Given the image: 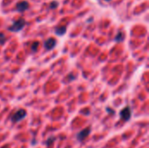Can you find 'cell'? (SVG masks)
Returning <instances> with one entry per match:
<instances>
[{
	"label": "cell",
	"mask_w": 149,
	"mask_h": 148,
	"mask_svg": "<svg viewBox=\"0 0 149 148\" xmlns=\"http://www.w3.org/2000/svg\"><path fill=\"white\" fill-rule=\"evenodd\" d=\"M25 24H26V21L24 18L20 17L17 20L14 21L13 24L8 28V30L11 32H18L21 30H23V28L24 27Z\"/></svg>",
	"instance_id": "obj_1"
},
{
	"label": "cell",
	"mask_w": 149,
	"mask_h": 148,
	"mask_svg": "<svg viewBox=\"0 0 149 148\" xmlns=\"http://www.w3.org/2000/svg\"><path fill=\"white\" fill-rule=\"evenodd\" d=\"M27 115V113L24 109H19L10 117V120L12 123H18L23 120Z\"/></svg>",
	"instance_id": "obj_2"
},
{
	"label": "cell",
	"mask_w": 149,
	"mask_h": 148,
	"mask_svg": "<svg viewBox=\"0 0 149 148\" xmlns=\"http://www.w3.org/2000/svg\"><path fill=\"white\" fill-rule=\"evenodd\" d=\"M120 116L123 121H129L132 117V109L129 106H127L120 112Z\"/></svg>",
	"instance_id": "obj_3"
},
{
	"label": "cell",
	"mask_w": 149,
	"mask_h": 148,
	"mask_svg": "<svg viewBox=\"0 0 149 148\" xmlns=\"http://www.w3.org/2000/svg\"><path fill=\"white\" fill-rule=\"evenodd\" d=\"M91 131H92L91 127H87V128H86V129H83V130H82V131H80L79 133H77V135H76L77 140H79V141L82 142V141H83L86 137H88V136H89V134L91 133Z\"/></svg>",
	"instance_id": "obj_4"
},
{
	"label": "cell",
	"mask_w": 149,
	"mask_h": 148,
	"mask_svg": "<svg viewBox=\"0 0 149 148\" xmlns=\"http://www.w3.org/2000/svg\"><path fill=\"white\" fill-rule=\"evenodd\" d=\"M56 44H57V40L53 38H49L48 39L45 41L44 47L46 51H51L55 48Z\"/></svg>",
	"instance_id": "obj_5"
},
{
	"label": "cell",
	"mask_w": 149,
	"mask_h": 148,
	"mask_svg": "<svg viewBox=\"0 0 149 148\" xmlns=\"http://www.w3.org/2000/svg\"><path fill=\"white\" fill-rule=\"evenodd\" d=\"M29 7H30V4L27 1H21V2L17 3L16 5V9L19 12H23V11L27 10L29 9Z\"/></svg>",
	"instance_id": "obj_6"
},
{
	"label": "cell",
	"mask_w": 149,
	"mask_h": 148,
	"mask_svg": "<svg viewBox=\"0 0 149 148\" xmlns=\"http://www.w3.org/2000/svg\"><path fill=\"white\" fill-rule=\"evenodd\" d=\"M66 32V26L63 25V26H58L55 29V33L58 36H63L65 35Z\"/></svg>",
	"instance_id": "obj_7"
},
{
	"label": "cell",
	"mask_w": 149,
	"mask_h": 148,
	"mask_svg": "<svg viewBox=\"0 0 149 148\" xmlns=\"http://www.w3.org/2000/svg\"><path fill=\"white\" fill-rule=\"evenodd\" d=\"M124 38H125V34H124L123 32L120 31V32H119V33L116 35L114 40H115L116 42H121V41L124 40Z\"/></svg>",
	"instance_id": "obj_8"
},
{
	"label": "cell",
	"mask_w": 149,
	"mask_h": 148,
	"mask_svg": "<svg viewBox=\"0 0 149 148\" xmlns=\"http://www.w3.org/2000/svg\"><path fill=\"white\" fill-rule=\"evenodd\" d=\"M39 45V42H34L32 43V44L31 45V52H36L37 50H38V47Z\"/></svg>",
	"instance_id": "obj_9"
},
{
	"label": "cell",
	"mask_w": 149,
	"mask_h": 148,
	"mask_svg": "<svg viewBox=\"0 0 149 148\" xmlns=\"http://www.w3.org/2000/svg\"><path fill=\"white\" fill-rule=\"evenodd\" d=\"M55 140H56V138H55V137H53V136H52V137L48 138V139H47V140L45 141V146H46V147H49V146H50L52 143H53Z\"/></svg>",
	"instance_id": "obj_10"
},
{
	"label": "cell",
	"mask_w": 149,
	"mask_h": 148,
	"mask_svg": "<svg viewBox=\"0 0 149 148\" xmlns=\"http://www.w3.org/2000/svg\"><path fill=\"white\" fill-rule=\"evenodd\" d=\"M7 38L5 37V35L2 32H0V45H3L5 42H6Z\"/></svg>",
	"instance_id": "obj_11"
},
{
	"label": "cell",
	"mask_w": 149,
	"mask_h": 148,
	"mask_svg": "<svg viewBox=\"0 0 149 148\" xmlns=\"http://www.w3.org/2000/svg\"><path fill=\"white\" fill-rule=\"evenodd\" d=\"M58 6V3L57 1H52V2L50 3V8L52 9V10L56 9Z\"/></svg>",
	"instance_id": "obj_12"
},
{
	"label": "cell",
	"mask_w": 149,
	"mask_h": 148,
	"mask_svg": "<svg viewBox=\"0 0 149 148\" xmlns=\"http://www.w3.org/2000/svg\"><path fill=\"white\" fill-rule=\"evenodd\" d=\"M107 112H109V113H110V114H113V113H115V112H114V110H113V109H111V108H109V107H108V108H107Z\"/></svg>",
	"instance_id": "obj_13"
},
{
	"label": "cell",
	"mask_w": 149,
	"mask_h": 148,
	"mask_svg": "<svg viewBox=\"0 0 149 148\" xmlns=\"http://www.w3.org/2000/svg\"><path fill=\"white\" fill-rule=\"evenodd\" d=\"M105 1H107V2H110V1H112V0H105Z\"/></svg>",
	"instance_id": "obj_14"
},
{
	"label": "cell",
	"mask_w": 149,
	"mask_h": 148,
	"mask_svg": "<svg viewBox=\"0 0 149 148\" xmlns=\"http://www.w3.org/2000/svg\"><path fill=\"white\" fill-rule=\"evenodd\" d=\"M2 148H9L8 147H2Z\"/></svg>",
	"instance_id": "obj_15"
}]
</instances>
